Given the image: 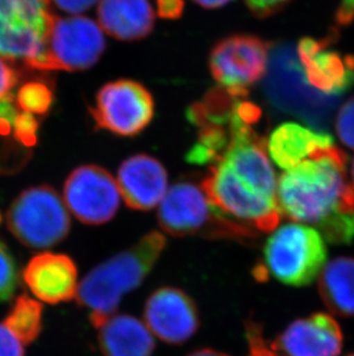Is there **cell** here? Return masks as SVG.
Masks as SVG:
<instances>
[{"label":"cell","instance_id":"cell-1","mask_svg":"<svg viewBox=\"0 0 354 356\" xmlns=\"http://www.w3.org/2000/svg\"><path fill=\"white\" fill-rule=\"evenodd\" d=\"M346 155L332 145L278 180V201L287 218L320 225L336 213H353L354 185L346 175Z\"/></svg>","mask_w":354,"mask_h":356},{"label":"cell","instance_id":"cell-2","mask_svg":"<svg viewBox=\"0 0 354 356\" xmlns=\"http://www.w3.org/2000/svg\"><path fill=\"white\" fill-rule=\"evenodd\" d=\"M165 248L166 238L160 232L147 233L84 277L77 289V302L89 312L94 329L117 313L124 296L142 285Z\"/></svg>","mask_w":354,"mask_h":356},{"label":"cell","instance_id":"cell-3","mask_svg":"<svg viewBox=\"0 0 354 356\" xmlns=\"http://www.w3.org/2000/svg\"><path fill=\"white\" fill-rule=\"evenodd\" d=\"M160 229L171 236H198L239 242L257 240L258 232L222 215L201 187L178 182L168 189L158 211Z\"/></svg>","mask_w":354,"mask_h":356},{"label":"cell","instance_id":"cell-4","mask_svg":"<svg viewBox=\"0 0 354 356\" xmlns=\"http://www.w3.org/2000/svg\"><path fill=\"white\" fill-rule=\"evenodd\" d=\"M327 257L319 231L304 224H287L268 238L254 276L259 280L273 277L283 285L303 287L320 276Z\"/></svg>","mask_w":354,"mask_h":356},{"label":"cell","instance_id":"cell-5","mask_svg":"<svg viewBox=\"0 0 354 356\" xmlns=\"http://www.w3.org/2000/svg\"><path fill=\"white\" fill-rule=\"evenodd\" d=\"M201 188L222 215L255 232H271L281 222L278 195L258 188L221 161L210 168Z\"/></svg>","mask_w":354,"mask_h":356},{"label":"cell","instance_id":"cell-6","mask_svg":"<svg viewBox=\"0 0 354 356\" xmlns=\"http://www.w3.org/2000/svg\"><path fill=\"white\" fill-rule=\"evenodd\" d=\"M14 238L29 249L51 248L71 232V216L61 196L50 186L26 189L7 211Z\"/></svg>","mask_w":354,"mask_h":356},{"label":"cell","instance_id":"cell-7","mask_svg":"<svg viewBox=\"0 0 354 356\" xmlns=\"http://www.w3.org/2000/svg\"><path fill=\"white\" fill-rule=\"evenodd\" d=\"M101 28L89 17H54L43 54L28 66L38 71H84L105 50Z\"/></svg>","mask_w":354,"mask_h":356},{"label":"cell","instance_id":"cell-8","mask_svg":"<svg viewBox=\"0 0 354 356\" xmlns=\"http://www.w3.org/2000/svg\"><path fill=\"white\" fill-rule=\"evenodd\" d=\"M51 0H0V57L26 64L43 54L53 24Z\"/></svg>","mask_w":354,"mask_h":356},{"label":"cell","instance_id":"cell-9","mask_svg":"<svg viewBox=\"0 0 354 356\" xmlns=\"http://www.w3.org/2000/svg\"><path fill=\"white\" fill-rule=\"evenodd\" d=\"M91 112L98 127L121 136H134L153 118V98L135 81H114L99 90Z\"/></svg>","mask_w":354,"mask_h":356},{"label":"cell","instance_id":"cell-10","mask_svg":"<svg viewBox=\"0 0 354 356\" xmlns=\"http://www.w3.org/2000/svg\"><path fill=\"white\" fill-rule=\"evenodd\" d=\"M267 63V44L245 35L221 40L210 57L213 78L222 89L237 97L248 94V88L264 76Z\"/></svg>","mask_w":354,"mask_h":356},{"label":"cell","instance_id":"cell-11","mask_svg":"<svg viewBox=\"0 0 354 356\" xmlns=\"http://www.w3.org/2000/svg\"><path fill=\"white\" fill-rule=\"evenodd\" d=\"M120 195L117 180L97 165H83L74 170L64 187L65 204L87 225L110 222L120 205Z\"/></svg>","mask_w":354,"mask_h":356},{"label":"cell","instance_id":"cell-12","mask_svg":"<svg viewBox=\"0 0 354 356\" xmlns=\"http://www.w3.org/2000/svg\"><path fill=\"white\" fill-rule=\"evenodd\" d=\"M144 321L152 334L171 345L185 343L201 326V315L194 299L173 286L155 289L147 298Z\"/></svg>","mask_w":354,"mask_h":356},{"label":"cell","instance_id":"cell-13","mask_svg":"<svg viewBox=\"0 0 354 356\" xmlns=\"http://www.w3.org/2000/svg\"><path fill=\"white\" fill-rule=\"evenodd\" d=\"M334 35L299 40L298 57L308 84L327 96L344 94L354 86V54L331 50Z\"/></svg>","mask_w":354,"mask_h":356},{"label":"cell","instance_id":"cell-14","mask_svg":"<svg viewBox=\"0 0 354 356\" xmlns=\"http://www.w3.org/2000/svg\"><path fill=\"white\" fill-rule=\"evenodd\" d=\"M276 80H280L278 99L287 110L296 112L320 129L327 127L338 97L321 94L312 88L290 50L282 51L276 57Z\"/></svg>","mask_w":354,"mask_h":356},{"label":"cell","instance_id":"cell-15","mask_svg":"<svg viewBox=\"0 0 354 356\" xmlns=\"http://www.w3.org/2000/svg\"><path fill=\"white\" fill-rule=\"evenodd\" d=\"M24 285L37 299L50 305L68 302L77 294V268L66 254H37L22 271Z\"/></svg>","mask_w":354,"mask_h":356},{"label":"cell","instance_id":"cell-16","mask_svg":"<svg viewBox=\"0 0 354 356\" xmlns=\"http://www.w3.org/2000/svg\"><path fill=\"white\" fill-rule=\"evenodd\" d=\"M343 340L330 315L315 313L291 323L271 346L287 356H339Z\"/></svg>","mask_w":354,"mask_h":356},{"label":"cell","instance_id":"cell-17","mask_svg":"<svg viewBox=\"0 0 354 356\" xmlns=\"http://www.w3.org/2000/svg\"><path fill=\"white\" fill-rule=\"evenodd\" d=\"M117 182L124 203L138 211L153 209L167 193V172L151 156L136 155L124 161Z\"/></svg>","mask_w":354,"mask_h":356},{"label":"cell","instance_id":"cell-18","mask_svg":"<svg viewBox=\"0 0 354 356\" xmlns=\"http://www.w3.org/2000/svg\"><path fill=\"white\" fill-rule=\"evenodd\" d=\"M332 145L334 138L327 131L285 122L271 133L268 150L275 164L287 171Z\"/></svg>","mask_w":354,"mask_h":356},{"label":"cell","instance_id":"cell-19","mask_svg":"<svg viewBox=\"0 0 354 356\" xmlns=\"http://www.w3.org/2000/svg\"><path fill=\"white\" fill-rule=\"evenodd\" d=\"M104 356H152L155 343L145 323L127 314H114L97 327Z\"/></svg>","mask_w":354,"mask_h":356},{"label":"cell","instance_id":"cell-20","mask_svg":"<svg viewBox=\"0 0 354 356\" xmlns=\"http://www.w3.org/2000/svg\"><path fill=\"white\" fill-rule=\"evenodd\" d=\"M98 21L112 38L141 40L153 29L154 12L149 0H101Z\"/></svg>","mask_w":354,"mask_h":356},{"label":"cell","instance_id":"cell-21","mask_svg":"<svg viewBox=\"0 0 354 356\" xmlns=\"http://www.w3.org/2000/svg\"><path fill=\"white\" fill-rule=\"evenodd\" d=\"M324 306L334 315L354 316V257L339 256L324 266L318 282Z\"/></svg>","mask_w":354,"mask_h":356},{"label":"cell","instance_id":"cell-22","mask_svg":"<svg viewBox=\"0 0 354 356\" xmlns=\"http://www.w3.org/2000/svg\"><path fill=\"white\" fill-rule=\"evenodd\" d=\"M3 324L21 343H34L43 330V306L26 294L17 296Z\"/></svg>","mask_w":354,"mask_h":356},{"label":"cell","instance_id":"cell-23","mask_svg":"<svg viewBox=\"0 0 354 356\" xmlns=\"http://www.w3.org/2000/svg\"><path fill=\"white\" fill-rule=\"evenodd\" d=\"M53 101L50 88L42 82H29L17 94V105L21 110L31 115H44L49 111Z\"/></svg>","mask_w":354,"mask_h":356},{"label":"cell","instance_id":"cell-24","mask_svg":"<svg viewBox=\"0 0 354 356\" xmlns=\"http://www.w3.org/2000/svg\"><path fill=\"white\" fill-rule=\"evenodd\" d=\"M19 285L17 259L6 242L0 238V303L13 298Z\"/></svg>","mask_w":354,"mask_h":356},{"label":"cell","instance_id":"cell-25","mask_svg":"<svg viewBox=\"0 0 354 356\" xmlns=\"http://www.w3.org/2000/svg\"><path fill=\"white\" fill-rule=\"evenodd\" d=\"M324 238L335 245H348L354 238L353 213H336L318 226Z\"/></svg>","mask_w":354,"mask_h":356},{"label":"cell","instance_id":"cell-26","mask_svg":"<svg viewBox=\"0 0 354 356\" xmlns=\"http://www.w3.org/2000/svg\"><path fill=\"white\" fill-rule=\"evenodd\" d=\"M336 133L345 147L354 150V97L344 103L338 112Z\"/></svg>","mask_w":354,"mask_h":356},{"label":"cell","instance_id":"cell-27","mask_svg":"<svg viewBox=\"0 0 354 356\" xmlns=\"http://www.w3.org/2000/svg\"><path fill=\"white\" fill-rule=\"evenodd\" d=\"M245 333L248 345V356H282L274 347L266 343L262 329L258 323L248 321L245 325Z\"/></svg>","mask_w":354,"mask_h":356},{"label":"cell","instance_id":"cell-28","mask_svg":"<svg viewBox=\"0 0 354 356\" xmlns=\"http://www.w3.org/2000/svg\"><path fill=\"white\" fill-rule=\"evenodd\" d=\"M38 122L31 113L24 112L14 120L13 138L21 147H33L36 143Z\"/></svg>","mask_w":354,"mask_h":356},{"label":"cell","instance_id":"cell-29","mask_svg":"<svg viewBox=\"0 0 354 356\" xmlns=\"http://www.w3.org/2000/svg\"><path fill=\"white\" fill-rule=\"evenodd\" d=\"M0 356H24V343L5 324H0Z\"/></svg>","mask_w":354,"mask_h":356},{"label":"cell","instance_id":"cell-30","mask_svg":"<svg viewBox=\"0 0 354 356\" xmlns=\"http://www.w3.org/2000/svg\"><path fill=\"white\" fill-rule=\"evenodd\" d=\"M290 0H246L248 7L255 15L269 17L283 8Z\"/></svg>","mask_w":354,"mask_h":356},{"label":"cell","instance_id":"cell-31","mask_svg":"<svg viewBox=\"0 0 354 356\" xmlns=\"http://www.w3.org/2000/svg\"><path fill=\"white\" fill-rule=\"evenodd\" d=\"M17 83V74L13 68L7 64L6 59L0 57V101L10 95L12 88Z\"/></svg>","mask_w":354,"mask_h":356},{"label":"cell","instance_id":"cell-32","mask_svg":"<svg viewBox=\"0 0 354 356\" xmlns=\"http://www.w3.org/2000/svg\"><path fill=\"white\" fill-rule=\"evenodd\" d=\"M59 10L66 13L80 14L89 10L98 0H51Z\"/></svg>","mask_w":354,"mask_h":356},{"label":"cell","instance_id":"cell-33","mask_svg":"<svg viewBox=\"0 0 354 356\" xmlns=\"http://www.w3.org/2000/svg\"><path fill=\"white\" fill-rule=\"evenodd\" d=\"M158 13L164 19H177L183 12V0H157Z\"/></svg>","mask_w":354,"mask_h":356},{"label":"cell","instance_id":"cell-34","mask_svg":"<svg viewBox=\"0 0 354 356\" xmlns=\"http://www.w3.org/2000/svg\"><path fill=\"white\" fill-rule=\"evenodd\" d=\"M336 24L341 27L351 24L354 21V0H342L335 14Z\"/></svg>","mask_w":354,"mask_h":356},{"label":"cell","instance_id":"cell-35","mask_svg":"<svg viewBox=\"0 0 354 356\" xmlns=\"http://www.w3.org/2000/svg\"><path fill=\"white\" fill-rule=\"evenodd\" d=\"M194 1L205 8H217V7L224 6L231 0H194Z\"/></svg>","mask_w":354,"mask_h":356},{"label":"cell","instance_id":"cell-36","mask_svg":"<svg viewBox=\"0 0 354 356\" xmlns=\"http://www.w3.org/2000/svg\"><path fill=\"white\" fill-rule=\"evenodd\" d=\"M187 356H229L228 354L222 353L219 350H211V348H203V350H196L194 353L189 354Z\"/></svg>","mask_w":354,"mask_h":356},{"label":"cell","instance_id":"cell-37","mask_svg":"<svg viewBox=\"0 0 354 356\" xmlns=\"http://www.w3.org/2000/svg\"><path fill=\"white\" fill-rule=\"evenodd\" d=\"M351 175H352V180H353V184H354V159H353V161H352Z\"/></svg>","mask_w":354,"mask_h":356},{"label":"cell","instance_id":"cell-38","mask_svg":"<svg viewBox=\"0 0 354 356\" xmlns=\"http://www.w3.org/2000/svg\"><path fill=\"white\" fill-rule=\"evenodd\" d=\"M1 220H3V216H1V212H0V224H1Z\"/></svg>","mask_w":354,"mask_h":356},{"label":"cell","instance_id":"cell-39","mask_svg":"<svg viewBox=\"0 0 354 356\" xmlns=\"http://www.w3.org/2000/svg\"><path fill=\"white\" fill-rule=\"evenodd\" d=\"M348 356H354V353L348 354Z\"/></svg>","mask_w":354,"mask_h":356}]
</instances>
